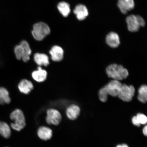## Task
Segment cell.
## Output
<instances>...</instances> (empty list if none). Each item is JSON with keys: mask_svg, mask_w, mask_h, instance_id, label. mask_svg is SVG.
Wrapping results in <instances>:
<instances>
[{"mask_svg": "<svg viewBox=\"0 0 147 147\" xmlns=\"http://www.w3.org/2000/svg\"><path fill=\"white\" fill-rule=\"evenodd\" d=\"M30 46L26 41L21 42L19 45L16 46L14 48V53L18 60L22 59L26 62L30 59V56L32 53Z\"/></svg>", "mask_w": 147, "mask_h": 147, "instance_id": "3", "label": "cell"}, {"mask_svg": "<svg viewBox=\"0 0 147 147\" xmlns=\"http://www.w3.org/2000/svg\"><path fill=\"white\" fill-rule=\"evenodd\" d=\"M80 112V108L76 105L72 104L67 108L66 113L68 118L70 120H74L78 118Z\"/></svg>", "mask_w": 147, "mask_h": 147, "instance_id": "13", "label": "cell"}, {"mask_svg": "<svg viewBox=\"0 0 147 147\" xmlns=\"http://www.w3.org/2000/svg\"><path fill=\"white\" fill-rule=\"evenodd\" d=\"M128 30L132 32L138 31L140 27L136 16L131 15L128 16L126 19Z\"/></svg>", "mask_w": 147, "mask_h": 147, "instance_id": "11", "label": "cell"}, {"mask_svg": "<svg viewBox=\"0 0 147 147\" xmlns=\"http://www.w3.org/2000/svg\"><path fill=\"white\" fill-rule=\"evenodd\" d=\"M10 118L14 122L11 126L13 129L17 131H21L26 126L25 116L22 111L20 109H16L11 113Z\"/></svg>", "mask_w": 147, "mask_h": 147, "instance_id": "2", "label": "cell"}, {"mask_svg": "<svg viewBox=\"0 0 147 147\" xmlns=\"http://www.w3.org/2000/svg\"><path fill=\"white\" fill-rule=\"evenodd\" d=\"M138 100L143 103H146L147 101V86L145 84L141 86L138 90Z\"/></svg>", "mask_w": 147, "mask_h": 147, "instance_id": "20", "label": "cell"}, {"mask_svg": "<svg viewBox=\"0 0 147 147\" xmlns=\"http://www.w3.org/2000/svg\"><path fill=\"white\" fill-rule=\"evenodd\" d=\"M34 88L33 84L31 82L24 79L22 80L18 85V88L21 93L25 94H28Z\"/></svg>", "mask_w": 147, "mask_h": 147, "instance_id": "15", "label": "cell"}, {"mask_svg": "<svg viewBox=\"0 0 147 147\" xmlns=\"http://www.w3.org/2000/svg\"><path fill=\"white\" fill-rule=\"evenodd\" d=\"M138 22L140 26L143 27L145 25V22L143 18L139 16H136Z\"/></svg>", "mask_w": 147, "mask_h": 147, "instance_id": "24", "label": "cell"}, {"mask_svg": "<svg viewBox=\"0 0 147 147\" xmlns=\"http://www.w3.org/2000/svg\"><path fill=\"white\" fill-rule=\"evenodd\" d=\"M34 59L36 63L40 66L47 67L49 64V57L45 54L36 53L34 55Z\"/></svg>", "mask_w": 147, "mask_h": 147, "instance_id": "17", "label": "cell"}, {"mask_svg": "<svg viewBox=\"0 0 147 147\" xmlns=\"http://www.w3.org/2000/svg\"><path fill=\"white\" fill-rule=\"evenodd\" d=\"M139 123L140 124H145L147 122V118L146 116L143 114L138 113L136 116Z\"/></svg>", "mask_w": 147, "mask_h": 147, "instance_id": "23", "label": "cell"}, {"mask_svg": "<svg viewBox=\"0 0 147 147\" xmlns=\"http://www.w3.org/2000/svg\"><path fill=\"white\" fill-rule=\"evenodd\" d=\"M62 116L59 111L54 109H50L47 111L46 121L49 125H58L62 120Z\"/></svg>", "mask_w": 147, "mask_h": 147, "instance_id": "6", "label": "cell"}, {"mask_svg": "<svg viewBox=\"0 0 147 147\" xmlns=\"http://www.w3.org/2000/svg\"><path fill=\"white\" fill-rule=\"evenodd\" d=\"M11 99L8 90L3 87H0V104L10 103Z\"/></svg>", "mask_w": 147, "mask_h": 147, "instance_id": "19", "label": "cell"}, {"mask_svg": "<svg viewBox=\"0 0 147 147\" xmlns=\"http://www.w3.org/2000/svg\"><path fill=\"white\" fill-rule=\"evenodd\" d=\"M106 72L107 76L113 80L120 81L126 79L128 76V70L121 65L113 64L107 67Z\"/></svg>", "mask_w": 147, "mask_h": 147, "instance_id": "1", "label": "cell"}, {"mask_svg": "<svg viewBox=\"0 0 147 147\" xmlns=\"http://www.w3.org/2000/svg\"><path fill=\"white\" fill-rule=\"evenodd\" d=\"M143 133L144 135L146 136L147 135V127L146 125L145 126L144 128H143Z\"/></svg>", "mask_w": 147, "mask_h": 147, "instance_id": "26", "label": "cell"}, {"mask_svg": "<svg viewBox=\"0 0 147 147\" xmlns=\"http://www.w3.org/2000/svg\"><path fill=\"white\" fill-rule=\"evenodd\" d=\"M38 136L42 140L47 141L51 139L53 136L52 130L46 126H41L38 128Z\"/></svg>", "mask_w": 147, "mask_h": 147, "instance_id": "14", "label": "cell"}, {"mask_svg": "<svg viewBox=\"0 0 147 147\" xmlns=\"http://www.w3.org/2000/svg\"><path fill=\"white\" fill-rule=\"evenodd\" d=\"M135 93V89L133 86L122 84L117 97L125 102H130L133 99Z\"/></svg>", "mask_w": 147, "mask_h": 147, "instance_id": "5", "label": "cell"}, {"mask_svg": "<svg viewBox=\"0 0 147 147\" xmlns=\"http://www.w3.org/2000/svg\"><path fill=\"white\" fill-rule=\"evenodd\" d=\"M132 123H133V124L135 125L138 127H140V126L141 124L139 123L136 117H133V118H132Z\"/></svg>", "mask_w": 147, "mask_h": 147, "instance_id": "25", "label": "cell"}, {"mask_svg": "<svg viewBox=\"0 0 147 147\" xmlns=\"http://www.w3.org/2000/svg\"><path fill=\"white\" fill-rule=\"evenodd\" d=\"M120 81L113 80L104 86L108 95L113 97L118 96L122 85Z\"/></svg>", "mask_w": 147, "mask_h": 147, "instance_id": "7", "label": "cell"}, {"mask_svg": "<svg viewBox=\"0 0 147 147\" xmlns=\"http://www.w3.org/2000/svg\"><path fill=\"white\" fill-rule=\"evenodd\" d=\"M116 147H129L127 145L123 144L122 145H119Z\"/></svg>", "mask_w": 147, "mask_h": 147, "instance_id": "27", "label": "cell"}, {"mask_svg": "<svg viewBox=\"0 0 147 147\" xmlns=\"http://www.w3.org/2000/svg\"><path fill=\"white\" fill-rule=\"evenodd\" d=\"M32 76L33 79L38 82L45 81L47 78V71L45 69H42L41 67H38L37 70L32 72Z\"/></svg>", "mask_w": 147, "mask_h": 147, "instance_id": "16", "label": "cell"}, {"mask_svg": "<svg viewBox=\"0 0 147 147\" xmlns=\"http://www.w3.org/2000/svg\"><path fill=\"white\" fill-rule=\"evenodd\" d=\"M74 12L76 15L77 18L80 21H82L85 19L89 14L87 7L82 4L77 5L74 10Z\"/></svg>", "mask_w": 147, "mask_h": 147, "instance_id": "12", "label": "cell"}, {"mask_svg": "<svg viewBox=\"0 0 147 147\" xmlns=\"http://www.w3.org/2000/svg\"><path fill=\"white\" fill-rule=\"evenodd\" d=\"M106 41L107 45L113 48H116L120 43V39L118 34L113 32H110L107 35Z\"/></svg>", "mask_w": 147, "mask_h": 147, "instance_id": "8", "label": "cell"}, {"mask_svg": "<svg viewBox=\"0 0 147 147\" xmlns=\"http://www.w3.org/2000/svg\"><path fill=\"white\" fill-rule=\"evenodd\" d=\"M50 32V29L47 24L39 22L34 25L32 34L35 39L40 41L43 40Z\"/></svg>", "mask_w": 147, "mask_h": 147, "instance_id": "4", "label": "cell"}, {"mask_svg": "<svg viewBox=\"0 0 147 147\" xmlns=\"http://www.w3.org/2000/svg\"><path fill=\"white\" fill-rule=\"evenodd\" d=\"M58 8L60 13L65 17L68 16L71 11L69 5L65 2L62 1L59 3Z\"/></svg>", "mask_w": 147, "mask_h": 147, "instance_id": "21", "label": "cell"}, {"mask_svg": "<svg viewBox=\"0 0 147 147\" xmlns=\"http://www.w3.org/2000/svg\"><path fill=\"white\" fill-rule=\"evenodd\" d=\"M105 88H102L98 92V97L100 100L102 102H105L107 100L108 96Z\"/></svg>", "mask_w": 147, "mask_h": 147, "instance_id": "22", "label": "cell"}, {"mask_svg": "<svg viewBox=\"0 0 147 147\" xmlns=\"http://www.w3.org/2000/svg\"><path fill=\"white\" fill-rule=\"evenodd\" d=\"M51 59L53 61L59 62L63 59L64 51L63 49L59 46H54L49 51Z\"/></svg>", "mask_w": 147, "mask_h": 147, "instance_id": "9", "label": "cell"}, {"mask_svg": "<svg viewBox=\"0 0 147 147\" xmlns=\"http://www.w3.org/2000/svg\"><path fill=\"white\" fill-rule=\"evenodd\" d=\"M0 135L5 138L8 139L11 135L10 126L7 123L0 121Z\"/></svg>", "mask_w": 147, "mask_h": 147, "instance_id": "18", "label": "cell"}, {"mask_svg": "<svg viewBox=\"0 0 147 147\" xmlns=\"http://www.w3.org/2000/svg\"><path fill=\"white\" fill-rule=\"evenodd\" d=\"M117 6L122 13L126 14L134 8L135 3L134 0H119Z\"/></svg>", "mask_w": 147, "mask_h": 147, "instance_id": "10", "label": "cell"}]
</instances>
